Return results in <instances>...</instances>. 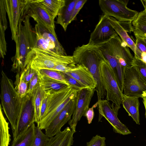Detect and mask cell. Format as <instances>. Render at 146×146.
Wrapping results in <instances>:
<instances>
[{
  "mask_svg": "<svg viewBox=\"0 0 146 146\" xmlns=\"http://www.w3.org/2000/svg\"><path fill=\"white\" fill-rule=\"evenodd\" d=\"M133 32L139 36L146 38V25L132 22Z\"/></svg>",
  "mask_w": 146,
  "mask_h": 146,
  "instance_id": "cell-33",
  "label": "cell"
},
{
  "mask_svg": "<svg viewBox=\"0 0 146 146\" xmlns=\"http://www.w3.org/2000/svg\"><path fill=\"white\" fill-rule=\"evenodd\" d=\"M76 98L69 102L45 129V134L49 138L60 131L61 128L71 119L75 107Z\"/></svg>",
  "mask_w": 146,
  "mask_h": 146,
  "instance_id": "cell-17",
  "label": "cell"
},
{
  "mask_svg": "<svg viewBox=\"0 0 146 146\" xmlns=\"http://www.w3.org/2000/svg\"><path fill=\"white\" fill-rule=\"evenodd\" d=\"M98 102L97 101L92 107L89 108L85 114L84 116L86 117L88 124H90L92 122L94 115V108L98 107Z\"/></svg>",
  "mask_w": 146,
  "mask_h": 146,
  "instance_id": "cell-42",
  "label": "cell"
},
{
  "mask_svg": "<svg viewBox=\"0 0 146 146\" xmlns=\"http://www.w3.org/2000/svg\"><path fill=\"white\" fill-rule=\"evenodd\" d=\"M60 64L76 65L73 56L53 54L34 48L27 55L24 69L30 66L36 71L42 69L53 70L56 66Z\"/></svg>",
  "mask_w": 146,
  "mask_h": 146,
  "instance_id": "cell-6",
  "label": "cell"
},
{
  "mask_svg": "<svg viewBox=\"0 0 146 146\" xmlns=\"http://www.w3.org/2000/svg\"><path fill=\"white\" fill-rule=\"evenodd\" d=\"M140 60L146 64V52H144L141 53Z\"/></svg>",
  "mask_w": 146,
  "mask_h": 146,
  "instance_id": "cell-44",
  "label": "cell"
},
{
  "mask_svg": "<svg viewBox=\"0 0 146 146\" xmlns=\"http://www.w3.org/2000/svg\"><path fill=\"white\" fill-rule=\"evenodd\" d=\"M44 92L38 85L32 93L35 110V122L38 124L40 120V109L42 97Z\"/></svg>",
  "mask_w": 146,
  "mask_h": 146,
  "instance_id": "cell-27",
  "label": "cell"
},
{
  "mask_svg": "<svg viewBox=\"0 0 146 146\" xmlns=\"http://www.w3.org/2000/svg\"><path fill=\"white\" fill-rule=\"evenodd\" d=\"M105 137L97 135L87 143L86 146H105Z\"/></svg>",
  "mask_w": 146,
  "mask_h": 146,
  "instance_id": "cell-36",
  "label": "cell"
},
{
  "mask_svg": "<svg viewBox=\"0 0 146 146\" xmlns=\"http://www.w3.org/2000/svg\"><path fill=\"white\" fill-rule=\"evenodd\" d=\"M77 0H73L66 2L64 6L59 10L56 23L60 25L64 31L66 30L68 26L71 22L72 18L74 9Z\"/></svg>",
  "mask_w": 146,
  "mask_h": 146,
  "instance_id": "cell-21",
  "label": "cell"
},
{
  "mask_svg": "<svg viewBox=\"0 0 146 146\" xmlns=\"http://www.w3.org/2000/svg\"><path fill=\"white\" fill-rule=\"evenodd\" d=\"M133 22L146 25V11L144 10L138 13Z\"/></svg>",
  "mask_w": 146,
  "mask_h": 146,
  "instance_id": "cell-43",
  "label": "cell"
},
{
  "mask_svg": "<svg viewBox=\"0 0 146 146\" xmlns=\"http://www.w3.org/2000/svg\"><path fill=\"white\" fill-rule=\"evenodd\" d=\"M109 16L103 14L91 33L88 42L99 46L104 44L118 35L109 21Z\"/></svg>",
  "mask_w": 146,
  "mask_h": 146,
  "instance_id": "cell-15",
  "label": "cell"
},
{
  "mask_svg": "<svg viewBox=\"0 0 146 146\" xmlns=\"http://www.w3.org/2000/svg\"><path fill=\"white\" fill-rule=\"evenodd\" d=\"M98 46L116 76H121L126 67L132 66L134 56L118 35Z\"/></svg>",
  "mask_w": 146,
  "mask_h": 146,
  "instance_id": "cell-3",
  "label": "cell"
},
{
  "mask_svg": "<svg viewBox=\"0 0 146 146\" xmlns=\"http://www.w3.org/2000/svg\"><path fill=\"white\" fill-rule=\"evenodd\" d=\"M143 40L146 43V38L141 37Z\"/></svg>",
  "mask_w": 146,
  "mask_h": 146,
  "instance_id": "cell-47",
  "label": "cell"
},
{
  "mask_svg": "<svg viewBox=\"0 0 146 146\" xmlns=\"http://www.w3.org/2000/svg\"><path fill=\"white\" fill-rule=\"evenodd\" d=\"M136 38V46L141 53L143 52H146V43L141 36L137 34L134 33Z\"/></svg>",
  "mask_w": 146,
  "mask_h": 146,
  "instance_id": "cell-39",
  "label": "cell"
},
{
  "mask_svg": "<svg viewBox=\"0 0 146 146\" xmlns=\"http://www.w3.org/2000/svg\"><path fill=\"white\" fill-rule=\"evenodd\" d=\"M0 25H2L6 30L7 23L6 18L7 12L5 9L3 0H0Z\"/></svg>",
  "mask_w": 146,
  "mask_h": 146,
  "instance_id": "cell-37",
  "label": "cell"
},
{
  "mask_svg": "<svg viewBox=\"0 0 146 146\" xmlns=\"http://www.w3.org/2000/svg\"><path fill=\"white\" fill-rule=\"evenodd\" d=\"M9 20L11 38L17 43V33L19 21L28 0H3Z\"/></svg>",
  "mask_w": 146,
  "mask_h": 146,
  "instance_id": "cell-14",
  "label": "cell"
},
{
  "mask_svg": "<svg viewBox=\"0 0 146 146\" xmlns=\"http://www.w3.org/2000/svg\"><path fill=\"white\" fill-rule=\"evenodd\" d=\"M35 110L33 94L28 93L22 98L16 128L12 132L13 140L17 139L35 123Z\"/></svg>",
  "mask_w": 146,
  "mask_h": 146,
  "instance_id": "cell-10",
  "label": "cell"
},
{
  "mask_svg": "<svg viewBox=\"0 0 146 146\" xmlns=\"http://www.w3.org/2000/svg\"><path fill=\"white\" fill-rule=\"evenodd\" d=\"M143 101L145 110V115L146 118V92L143 95Z\"/></svg>",
  "mask_w": 146,
  "mask_h": 146,
  "instance_id": "cell-45",
  "label": "cell"
},
{
  "mask_svg": "<svg viewBox=\"0 0 146 146\" xmlns=\"http://www.w3.org/2000/svg\"><path fill=\"white\" fill-rule=\"evenodd\" d=\"M98 101L99 121L104 117L112 126L115 132L124 135L131 133L126 126L122 123L117 117L120 105L113 103L111 104L106 99H101Z\"/></svg>",
  "mask_w": 146,
  "mask_h": 146,
  "instance_id": "cell-11",
  "label": "cell"
},
{
  "mask_svg": "<svg viewBox=\"0 0 146 146\" xmlns=\"http://www.w3.org/2000/svg\"><path fill=\"white\" fill-rule=\"evenodd\" d=\"M109 19L111 25L122 40L133 52L134 56L141 60V53L137 48L135 43L128 34V31L115 18L109 17Z\"/></svg>",
  "mask_w": 146,
  "mask_h": 146,
  "instance_id": "cell-19",
  "label": "cell"
},
{
  "mask_svg": "<svg viewBox=\"0 0 146 146\" xmlns=\"http://www.w3.org/2000/svg\"><path fill=\"white\" fill-rule=\"evenodd\" d=\"M38 125L35 126V138L33 146H46L49 141V138L44 134Z\"/></svg>",
  "mask_w": 146,
  "mask_h": 146,
  "instance_id": "cell-30",
  "label": "cell"
},
{
  "mask_svg": "<svg viewBox=\"0 0 146 146\" xmlns=\"http://www.w3.org/2000/svg\"><path fill=\"white\" fill-rule=\"evenodd\" d=\"M38 85H39L38 77L36 72L29 82L27 94H32Z\"/></svg>",
  "mask_w": 146,
  "mask_h": 146,
  "instance_id": "cell-40",
  "label": "cell"
},
{
  "mask_svg": "<svg viewBox=\"0 0 146 146\" xmlns=\"http://www.w3.org/2000/svg\"><path fill=\"white\" fill-rule=\"evenodd\" d=\"M24 10L19 23L16 54L12 58V71L20 74L24 69L28 54L34 48L36 42V34L30 22V17Z\"/></svg>",
  "mask_w": 146,
  "mask_h": 146,
  "instance_id": "cell-2",
  "label": "cell"
},
{
  "mask_svg": "<svg viewBox=\"0 0 146 146\" xmlns=\"http://www.w3.org/2000/svg\"><path fill=\"white\" fill-rule=\"evenodd\" d=\"M87 1V0H77L74 9L71 22L75 20L76 15Z\"/></svg>",
  "mask_w": 146,
  "mask_h": 146,
  "instance_id": "cell-38",
  "label": "cell"
},
{
  "mask_svg": "<svg viewBox=\"0 0 146 146\" xmlns=\"http://www.w3.org/2000/svg\"><path fill=\"white\" fill-rule=\"evenodd\" d=\"M65 73L75 78L87 88H96L97 83L94 77L88 68L83 65L77 64L76 66Z\"/></svg>",
  "mask_w": 146,
  "mask_h": 146,
  "instance_id": "cell-18",
  "label": "cell"
},
{
  "mask_svg": "<svg viewBox=\"0 0 146 146\" xmlns=\"http://www.w3.org/2000/svg\"><path fill=\"white\" fill-rule=\"evenodd\" d=\"M141 1L144 8V10L146 11V0H141Z\"/></svg>",
  "mask_w": 146,
  "mask_h": 146,
  "instance_id": "cell-46",
  "label": "cell"
},
{
  "mask_svg": "<svg viewBox=\"0 0 146 146\" xmlns=\"http://www.w3.org/2000/svg\"><path fill=\"white\" fill-rule=\"evenodd\" d=\"M35 126L34 123L17 139L13 140L11 146H33Z\"/></svg>",
  "mask_w": 146,
  "mask_h": 146,
  "instance_id": "cell-24",
  "label": "cell"
},
{
  "mask_svg": "<svg viewBox=\"0 0 146 146\" xmlns=\"http://www.w3.org/2000/svg\"><path fill=\"white\" fill-rule=\"evenodd\" d=\"M28 84L22 79L21 74L17 73L14 83L15 88L19 96L22 98L27 94Z\"/></svg>",
  "mask_w": 146,
  "mask_h": 146,
  "instance_id": "cell-29",
  "label": "cell"
},
{
  "mask_svg": "<svg viewBox=\"0 0 146 146\" xmlns=\"http://www.w3.org/2000/svg\"><path fill=\"white\" fill-rule=\"evenodd\" d=\"M3 109L0 104V146H9L11 141L9 133V122L7 121L3 114Z\"/></svg>",
  "mask_w": 146,
  "mask_h": 146,
  "instance_id": "cell-25",
  "label": "cell"
},
{
  "mask_svg": "<svg viewBox=\"0 0 146 146\" xmlns=\"http://www.w3.org/2000/svg\"><path fill=\"white\" fill-rule=\"evenodd\" d=\"M36 73V71L32 68L30 66H29L25 68L21 74V76L25 82L29 84Z\"/></svg>",
  "mask_w": 146,
  "mask_h": 146,
  "instance_id": "cell-34",
  "label": "cell"
},
{
  "mask_svg": "<svg viewBox=\"0 0 146 146\" xmlns=\"http://www.w3.org/2000/svg\"><path fill=\"white\" fill-rule=\"evenodd\" d=\"M54 19L58 15L60 10L66 4L65 0H38Z\"/></svg>",
  "mask_w": 146,
  "mask_h": 146,
  "instance_id": "cell-26",
  "label": "cell"
},
{
  "mask_svg": "<svg viewBox=\"0 0 146 146\" xmlns=\"http://www.w3.org/2000/svg\"><path fill=\"white\" fill-rule=\"evenodd\" d=\"M38 73L54 80L60 81L70 86L66 81L63 72L53 70L42 69L36 71Z\"/></svg>",
  "mask_w": 146,
  "mask_h": 146,
  "instance_id": "cell-28",
  "label": "cell"
},
{
  "mask_svg": "<svg viewBox=\"0 0 146 146\" xmlns=\"http://www.w3.org/2000/svg\"><path fill=\"white\" fill-rule=\"evenodd\" d=\"M37 73L38 75L39 84L46 94H50L69 86L63 82Z\"/></svg>",
  "mask_w": 146,
  "mask_h": 146,
  "instance_id": "cell-23",
  "label": "cell"
},
{
  "mask_svg": "<svg viewBox=\"0 0 146 146\" xmlns=\"http://www.w3.org/2000/svg\"><path fill=\"white\" fill-rule=\"evenodd\" d=\"M78 91L74 87H67L48 95L45 113L38 124L41 130L45 129L51 121L71 100L76 98Z\"/></svg>",
  "mask_w": 146,
  "mask_h": 146,
  "instance_id": "cell-5",
  "label": "cell"
},
{
  "mask_svg": "<svg viewBox=\"0 0 146 146\" xmlns=\"http://www.w3.org/2000/svg\"><path fill=\"white\" fill-rule=\"evenodd\" d=\"M24 11L36 22L39 21L49 28L54 35V21L38 0H28Z\"/></svg>",
  "mask_w": 146,
  "mask_h": 146,
  "instance_id": "cell-16",
  "label": "cell"
},
{
  "mask_svg": "<svg viewBox=\"0 0 146 146\" xmlns=\"http://www.w3.org/2000/svg\"><path fill=\"white\" fill-rule=\"evenodd\" d=\"M76 64H81L88 68L97 83L96 88L98 101L103 99L106 92L100 74V65L104 58L98 46L89 42L76 47L72 55Z\"/></svg>",
  "mask_w": 146,
  "mask_h": 146,
  "instance_id": "cell-1",
  "label": "cell"
},
{
  "mask_svg": "<svg viewBox=\"0 0 146 146\" xmlns=\"http://www.w3.org/2000/svg\"><path fill=\"white\" fill-rule=\"evenodd\" d=\"M100 68L102 81L106 91V99L120 105L122 103L123 93L119 88L112 68L105 58L101 61Z\"/></svg>",
  "mask_w": 146,
  "mask_h": 146,
  "instance_id": "cell-8",
  "label": "cell"
},
{
  "mask_svg": "<svg viewBox=\"0 0 146 146\" xmlns=\"http://www.w3.org/2000/svg\"><path fill=\"white\" fill-rule=\"evenodd\" d=\"M74 133L68 127L54 136L50 138L46 146H71L73 142Z\"/></svg>",
  "mask_w": 146,
  "mask_h": 146,
  "instance_id": "cell-20",
  "label": "cell"
},
{
  "mask_svg": "<svg viewBox=\"0 0 146 146\" xmlns=\"http://www.w3.org/2000/svg\"><path fill=\"white\" fill-rule=\"evenodd\" d=\"M5 30L3 26L0 25V53L1 57L3 58L7 52V43L5 37Z\"/></svg>",
  "mask_w": 146,
  "mask_h": 146,
  "instance_id": "cell-32",
  "label": "cell"
},
{
  "mask_svg": "<svg viewBox=\"0 0 146 146\" xmlns=\"http://www.w3.org/2000/svg\"><path fill=\"white\" fill-rule=\"evenodd\" d=\"M64 73L65 79L69 85L74 87L78 91L87 88L83 85L75 78L65 73Z\"/></svg>",
  "mask_w": 146,
  "mask_h": 146,
  "instance_id": "cell-35",
  "label": "cell"
},
{
  "mask_svg": "<svg viewBox=\"0 0 146 146\" xmlns=\"http://www.w3.org/2000/svg\"><path fill=\"white\" fill-rule=\"evenodd\" d=\"M146 92V84L133 66L126 67L124 71L123 94L127 96L142 98Z\"/></svg>",
  "mask_w": 146,
  "mask_h": 146,
  "instance_id": "cell-12",
  "label": "cell"
},
{
  "mask_svg": "<svg viewBox=\"0 0 146 146\" xmlns=\"http://www.w3.org/2000/svg\"><path fill=\"white\" fill-rule=\"evenodd\" d=\"M34 29L36 42L34 48L50 53L60 55H67L64 48L59 42L56 36L44 24L36 22Z\"/></svg>",
  "mask_w": 146,
  "mask_h": 146,
  "instance_id": "cell-7",
  "label": "cell"
},
{
  "mask_svg": "<svg viewBox=\"0 0 146 146\" xmlns=\"http://www.w3.org/2000/svg\"><path fill=\"white\" fill-rule=\"evenodd\" d=\"M48 95L44 93L42 99L40 109V120L44 116L47 108Z\"/></svg>",
  "mask_w": 146,
  "mask_h": 146,
  "instance_id": "cell-41",
  "label": "cell"
},
{
  "mask_svg": "<svg viewBox=\"0 0 146 146\" xmlns=\"http://www.w3.org/2000/svg\"><path fill=\"white\" fill-rule=\"evenodd\" d=\"M123 107L137 124H140L139 98L125 96L123 94Z\"/></svg>",
  "mask_w": 146,
  "mask_h": 146,
  "instance_id": "cell-22",
  "label": "cell"
},
{
  "mask_svg": "<svg viewBox=\"0 0 146 146\" xmlns=\"http://www.w3.org/2000/svg\"><path fill=\"white\" fill-rule=\"evenodd\" d=\"M128 2L119 0H100L99 4L104 14L120 22H133L138 12L127 6Z\"/></svg>",
  "mask_w": 146,
  "mask_h": 146,
  "instance_id": "cell-9",
  "label": "cell"
},
{
  "mask_svg": "<svg viewBox=\"0 0 146 146\" xmlns=\"http://www.w3.org/2000/svg\"><path fill=\"white\" fill-rule=\"evenodd\" d=\"M96 88H87L78 92L76 98V104L71 119L68 124L71 130L74 133L77 123L89 109L91 99Z\"/></svg>",
  "mask_w": 146,
  "mask_h": 146,
  "instance_id": "cell-13",
  "label": "cell"
},
{
  "mask_svg": "<svg viewBox=\"0 0 146 146\" xmlns=\"http://www.w3.org/2000/svg\"><path fill=\"white\" fill-rule=\"evenodd\" d=\"M1 74V104L4 112L11 124L13 132L16 128L22 98L15 90L12 80L3 70Z\"/></svg>",
  "mask_w": 146,
  "mask_h": 146,
  "instance_id": "cell-4",
  "label": "cell"
},
{
  "mask_svg": "<svg viewBox=\"0 0 146 146\" xmlns=\"http://www.w3.org/2000/svg\"><path fill=\"white\" fill-rule=\"evenodd\" d=\"M132 66L135 68L146 84V64L134 56Z\"/></svg>",
  "mask_w": 146,
  "mask_h": 146,
  "instance_id": "cell-31",
  "label": "cell"
}]
</instances>
